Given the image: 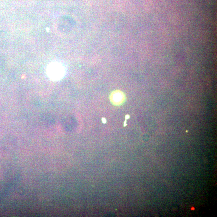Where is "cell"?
<instances>
[{"label": "cell", "instance_id": "obj_3", "mask_svg": "<svg viewBox=\"0 0 217 217\" xmlns=\"http://www.w3.org/2000/svg\"><path fill=\"white\" fill-rule=\"evenodd\" d=\"M103 122L104 123H106V120H105V119H104V118L103 119Z\"/></svg>", "mask_w": 217, "mask_h": 217}, {"label": "cell", "instance_id": "obj_2", "mask_svg": "<svg viewBox=\"0 0 217 217\" xmlns=\"http://www.w3.org/2000/svg\"><path fill=\"white\" fill-rule=\"evenodd\" d=\"M125 95L122 92L116 91L113 92L110 95L111 102L116 105H121L124 101Z\"/></svg>", "mask_w": 217, "mask_h": 217}, {"label": "cell", "instance_id": "obj_1", "mask_svg": "<svg viewBox=\"0 0 217 217\" xmlns=\"http://www.w3.org/2000/svg\"><path fill=\"white\" fill-rule=\"evenodd\" d=\"M46 74L50 80L53 81H58L65 76L66 69L60 62H52L47 65Z\"/></svg>", "mask_w": 217, "mask_h": 217}]
</instances>
